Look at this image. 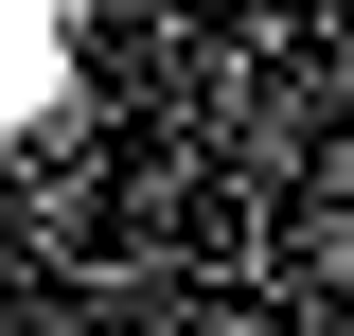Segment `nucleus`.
Masks as SVG:
<instances>
[{"mask_svg": "<svg viewBox=\"0 0 354 336\" xmlns=\"http://www.w3.org/2000/svg\"><path fill=\"white\" fill-rule=\"evenodd\" d=\"M71 71V0H0V106H36Z\"/></svg>", "mask_w": 354, "mask_h": 336, "instance_id": "f257e3e1", "label": "nucleus"}]
</instances>
